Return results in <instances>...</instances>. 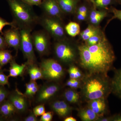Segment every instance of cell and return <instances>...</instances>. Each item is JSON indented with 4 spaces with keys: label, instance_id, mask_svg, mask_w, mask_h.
<instances>
[{
    "label": "cell",
    "instance_id": "cell-1",
    "mask_svg": "<svg viewBox=\"0 0 121 121\" xmlns=\"http://www.w3.org/2000/svg\"><path fill=\"white\" fill-rule=\"evenodd\" d=\"M80 66L86 74L108 75L115 59L114 52L105 36L95 45L78 47Z\"/></svg>",
    "mask_w": 121,
    "mask_h": 121
},
{
    "label": "cell",
    "instance_id": "cell-2",
    "mask_svg": "<svg viewBox=\"0 0 121 121\" xmlns=\"http://www.w3.org/2000/svg\"><path fill=\"white\" fill-rule=\"evenodd\" d=\"M80 94L87 102L97 99H107L112 93L111 79L108 75L86 74L82 80Z\"/></svg>",
    "mask_w": 121,
    "mask_h": 121
},
{
    "label": "cell",
    "instance_id": "cell-3",
    "mask_svg": "<svg viewBox=\"0 0 121 121\" xmlns=\"http://www.w3.org/2000/svg\"><path fill=\"white\" fill-rule=\"evenodd\" d=\"M12 13L13 22L19 29L27 28L32 29L38 23L39 17L36 15L32 6L22 0H7Z\"/></svg>",
    "mask_w": 121,
    "mask_h": 121
},
{
    "label": "cell",
    "instance_id": "cell-4",
    "mask_svg": "<svg viewBox=\"0 0 121 121\" xmlns=\"http://www.w3.org/2000/svg\"><path fill=\"white\" fill-rule=\"evenodd\" d=\"M19 29L21 35L20 48L22 51L24 57L27 60L26 63L27 65L35 64L36 60L31 34L32 29L24 28Z\"/></svg>",
    "mask_w": 121,
    "mask_h": 121
},
{
    "label": "cell",
    "instance_id": "cell-5",
    "mask_svg": "<svg viewBox=\"0 0 121 121\" xmlns=\"http://www.w3.org/2000/svg\"><path fill=\"white\" fill-rule=\"evenodd\" d=\"M55 55L61 62L66 65L73 64L77 57L75 48L64 39L59 40L54 47Z\"/></svg>",
    "mask_w": 121,
    "mask_h": 121
},
{
    "label": "cell",
    "instance_id": "cell-6",
    "mask_svg": "<svg viewBox=\"0 0 121 121\" xmlns=\"http://www.w3.org/2000/svg\"><path fill=\"white\" fill-rule=\"evenodd\" d=\"M43 78L50 81H56L63 77L64 71L62 65L52 59L43 60L40 64Z\"/></svg>",
    "mask_w": 121,
    "mask_h": 121
},
{
    "label": "cell",
    "instance_id": "cell-7",
    "mask_svg": "<svg viewBox=\"0 0 121 121\" xmlns=\"http://www.w3.org/2000/svg\"><path fill=\"white\" fill-rule=\"evenodd\" d=\"M59 20L44 15L39 17L38 22L49 35L60 40L65 36V29Z\"/></svg>",
    "mask_w": 121,
    "mask_h": 121
},
{
    "label": "cell",
    "instance_id": "cell-8",
    "mask_svg": "<svg viewBox=\"0 0 121 121\" xmlns=\"http://www.w3.org/2000/svg\"><path fill=\"white\" fill-rule=\"evenodd\" d=\"M48 35L45 31H37L32 34L34 47L40 55H46L49 51L50 41Z\"/></svg>",
    "mask_w": 121,
    "mask_h": 121
},
{
    "label": "cell",
    "instance_id": "cell-9",
    "mask_svg": "<svg viewBox=\"0 0 121 121\" xmlns=\"http://www.w3.org/2000/svg\"><path fill=\"white\" fill-rule=\"evenodd\" d=\"M60 86L57 83L45 84L38 91L37 101L43 103L47 101L53 97L58 92Z\"/></svg>",
    "mask_w": 121,
    "mask_h": 121
},
{
    "label": "cell",
    "instance_id": "cell-10",
    "mask_svg": "<svg viewBox=\"0 0 121 121\" xmlns=\"http://www.w3.org/2000/svg\"><path fill=\"white\" fill-rule=\"evenodd\" d=\"M7 45L13 48L16 51L20 48L21 42V35L19 29L12 27L6 30L3 34Z\"/></svg>",
    "mask_w": 121,
    "mask_h": 121
},
{
    "label": "cell",
    "instance_id": "cell-11",
    "mask_svg": "<svg viewBox=\"0 0 121 121\" xmlns=\"http://www.w3.org/2000/svg\"><path fill=\"white\" fill-rule=\"evenodd\" d=\"M39 6L44 15L58 19L61 17L63 12L56 0H43Z\"/></svg>",
    "mask_w": 121,
    "mask_h": 121
},
{
    "label": "cell",
    "instance_id": "cell-12",
    "mask_svg": "<svg viewBox=\"0 0 121 121\" xmlns=\"http://www.w3.org/2000/svg\"><path fill=\"white\" fill-rule=\"evenodd\" d=\"M107 99L102 98L90 100L86 102L87 106L100 117H104L107 112Z\"/></svg>",
    "mask_w": 121,
    "mask_h": 121
},
{
    "label": "cell",
    "instance_id": "cell-13",
    "mask_svg": "<svg viewBox=\"0 0 121 121\" xmlns=\"http://www.w3.org/2000/svg\"><path fill=\"white\" fill-rule=\"evenodd\" d=\"M9 100L18 111L24 112L27 108V102L25 96L19 92L12 95L9 98Z\"/></svg>",
    "mask_w": 121,
    "mask_h": 121
},
{
    "label": "cell",
    "instance_id": "cell-14",
    "mask_svg": "<svg viewBox=\"0 0 121 121\" xmlns=\"http://www.w3.org/2000/svg\"><path fill=\"white\" fill-rule=\"evenodd\" d=\"M63 13H73L77 9L79 0H56Z\"/></svg>",
    "mask_w": 121,
    "mask_h": 121
},
{
    "label": "cell",
    "instance_id": "cell-15",
    "mask_svg": "<svg viewBox=\"0 0 121 121\" xmlns=\"http://www.w3.org/2000/svg\"><path fill=\"white\" fill-rule=\"evenodd\" d=\"M111 84L112 93L121 99V68L115 71Z\"/></svg>",
    "mask_w": 121,
    "mask_h": 121
},
{
    "label": "cell",
    "instance_id": "cell-16",
    "mask_svg": "<svg viewBox=\"0 0 121 121\" xmlns=\"http://www.w3.org/2000/svg\"><path fill=\"white\" fill-rule=\"evenodd\" d=\"M78 115L83 121H97L99 117L87 106L80 109L78 111Z\"/></svg>",
    "mask_w": 121,
    "mask_h": 121
},
{
    "label": "cell",
    "instance_id": "cell-17",
    "mask_svg": "<svg viewBox=\"0 0 121 121\" xmlns=\"http://www.w3.org/2000/svg\"><path fill=\"white\" fill-rule=\"evenodd\" d=\"M9 77L16 78L22 75L27 65V63L22 65H19L13 60L11 62Z\"/></svg>",
    "mask_w": 121,
    "mask_h": 121
},
{
    "label": "cell",
    "instance_id": "cell-18",
    "mask_svg": "<svg viewBox=\"0 0 121 121\" xmlns=\"http://www.w3.org/2000/svg\"><path fill=\"white\" fill-rule=\"evenodd\" d=\"M63 95L67 101L72 104L78 103L81 97L80 93H78L75 89L71 88L65 91Z\"/></svg>",
    "mask_w": 121,
    "mask_h": 121
},
{
    "label": "cell",
    "instance_id": "cell-19",
    "mask_svg": "<svg viewBox=\"0 0 121 121\" xmlns=\"http://www.w3.org/2000/svg\"><path fill=\"white\" fill-rule=\"evenodd\" d=\"M100 32L101 31L98 27L93 25H89L85 30L80 33V35L83 40L86 41L90 37Z\"/></svg>",
    "mask_w": 121,
    "mask_h": 121
},
{
    "label": "cell",
    "instance_id": "cell-20",
    "mask_svg": "<svg viewBox=\"0 0 121 121\" xmlns=\"http://www.w3.org/2000/svg\"><path fill=\"white\" fill-rule=\"evenodd\" d=\"M28 73L32 81H35L43 78V73L40 68H39L35 64L29 65Z\"/></svg>",
    "mask_w": 121,
    "mask_h": 121
},
{
    "label": "cell",
    "instance_id": "cell-21",
    "mask_svg": "<svg viewBox=\"0 0 121 121\" xmlns=\"http://www.w3.org/2000/svg\"><path fill=\"white\" fill-rule=\"evenodd\" d=\"M65 29L68 34L72 37H75L80 33V25L78 23L70 22L65 27Z\"/></svg>",
    "mask_w": 121,
    "mask_h": 121
},
{
    "label": "cell",
    "instance_id": "cell-22",
    "mask_svg": "<svg viewBox=\"0 0 121 121\" xmlns=\"http://www.w3.org/2000/svg\"><path fill=\"white\" fill-rule=\"evenodd\" d=\"M16 110V108L10 102L5 103L0 107V112L5 116H10L13 114Z\"/></svg>",
    "mask_w": 121,
    "mask_h": 121
},
{
    "label": "cell",
    "instance_id": "cell-23",
    "mask_svg": "<svg viewBox=\"0 0 121 121\" xmlns=\"http://www.w3.org/2000/svg\"><path fill=\"white\" fill-rule=\"evenodd\" d=\"M13 60L11 52L8 50H0V67L3 66Z\"/></svg>",
    "mask_w": 121,
    "mask_h": 121
},
{
    "label": "cell",
    "instance_id": "cell-24",
    "mask_svg": "<svg viewBox=\"0 0 121 121\" xmlns=\"http://www.w3.org/2000/svg\"><path fill=\"white\" fill-rule=\"evenodd\" d=\"M95 8L96 7L108 9L109 5L117 3L116 0H94Z\"/></svg>",
    "mask_w": 121,
    "mask_h": 121
},
{
    "label": "cell",
    "instance_id": "cell-25",
    "mask_svg": "<svg viewBox=\"0 0 121 121\" xmlns=\"http://www.w3.org/2000/svg\"><path fill=\"white\" fill-rule=\"evenodd\" d=\"M59 102L62 113V117H67L71 112L72 108L66 102L63 100L59 101Z\"/></svg>",
    "mask_w": 121,
    "mask_h": 121
},
{
    "label": "cell",
    "instance_id": "cell-26",
    "mask_svg": "<svg viewBox=\"0 0 121 121\" xmlns=\"http://www.w3.org/2000/svg\"><path fill=\"white\" fill-rule=\"evenodd\" d=\"M105 36V35L104 33L101 31L99 33L90 37L86 41L85 44L87 46L95 45L101 41Z\"/></svg>",
    "mask_w": 121,
    "mask_h": 121
},
{
    "label": "cell",
    "instance_id": "cell-27",
    "mask_svg": "<svg viewBox=\"0 0 121 121\" xmlns=\"http://www.w3.org/2000/svg\"><path fill=\"white\" fill-rule=\"evenodd\" d=\"M45 112V107L43 104L36 106L33 109V113L37 117L41 116Z\"/></svg>",
    "mask_w": 121,
    "mask_h": 121
},
{
    "label": "cell",
    "instance_id": "cell-28",
    "mask_svg": "<svg viewBox=\"0 0 121 121\" xmlns=\"http://www.w3.org/2000/svg\"><path fill=\"white\" fill-rule=\"evenodd\" d=\"M51 107L56 114L59 117H62V113L60 110L59 100H56L53 102L51 105Z\"/></svg>",
    "mask_w": 121,
    "mask_h": 121
},
{
    "label": "cell",
    "instance_id": "cell-29",
    "mask_svg": "<svg viewBox=\"0 0 121 121\" xmlns=\"http://www.w3.org/2000/svg\"><path fill=\"white\" fill-rule=\"evenodd\" d=\"M9 25L11 26L12 27H17L16 25L13 22H8L2 17H0V33L3 35V32H2V29L4 26Z\"/></svg>",
    "mask_w": 121,
    "mask_h": 121
},
{
    "label": "cell",
    "instance_id": "cell-30",
    "mask_svg": "<svg viewBox=\"0 0 121 121\" xmlns=\"http://www.w3.org/2000/svg\"><path fill=\"white\" fill-rule=\"evenodd\" d=\"M110 11L113 14V16L109 20L107 24L109 23L112 20L115 19H117L121 21V10H119L115 8L112 7L111 8Z\"/></svg>",
    "mask_w": 121,
    "mask_h": 121
},
{
    "label": "cell",
    "instance_id": "cell-31",
    "mask_svg": "<svg viewBox=\"0 0 121 121\" xmlns=\"http://www.w3.org/2000/svg\"><path fill=\"white\" fill-rule=\"evenodd\" d=\"M107 13L106 12L105 13L97 17L90 19V20L91 23L93 25H97L105 17L107 16Z\"/></svg>",
    "mask_w": 121,
    "mask_h": 121
},
{
    "label": "cell",
    "instance_id": "cell-32",
    "mask_svg": "<svg viewBox=\"0 0 121 121\" xmlns=\"http://www.w3.org/2000/svg\"><path fill=\"white\" fill-rule=\"evenodd\" d=\"M74 70L75 79L82 80L84 78L85 75L83 74L82 72L76 66L74 65Z\"/></svg>",
    "mask_w": 121,
    "mask_h": 121
},
{
    "label": "cell",
    "instance_id": "cell-33",
    "mask_svg": "<svg viewBox=\"0 0 121 121\" xmlns=\"http://www.w3.org/2000/svg\"><path fill=\"white\" fill-rule=\"evenodd\" d=\"M37 85V83L35 82V81H32V80H31L30 82H29L28 83H27L26 85V91L25 93V95L26 96H27L29 93H30L33 88Z\"/></svg>",
    "mask_w": 121,
    "mask_h": 121
},
{
    "label": "cell",
    "instance_id": "cell-34",
    "mask_svg": "<svg viewBox=\"0 0 121 121\" xmlns=\"http://www.w3.org/2000/svg\"><path fill=\"white\" fill-rule=\"evenodd\" d=\"M53 118V113L51 112H45L41 115L40 121H51Z\"/></svg>",
    "mask_w": 121,
    "mask_h": 121
},
{
    "label": "cell",
    "instance_id": "cell-35",
    "mask_svg": "<svg viewBox=\"0 0 121 121\" xmlns=\"http://www.w3.org/2000/svg\"><path fill=\"white\" fill-rule=\"evenodd\" d=\"M9 76L2 73H0V85H9Z\"/></svg>",
    "mask_w": 121,
    "mask_h": 121
},
{
    "label": "cell",
    "instance_id": "cell-36",
    "mask_svg": "<svg viewBox=\"0 0 121 121\" xmlns=\"http://www.w3.org/2000/svg\"><path fill=\"white\" fill-rule=\"evenodd\" d=\"M106 12L104 11H97L95 9H94L91 11V12L90 15V19L97 17L102 14H104V13H105Z\"/></svg>",
    "mask_w": 121,
    "mask_h": 121
},
{
    "label": "cell",
    "instance_id": "cell-37",
    "mask_svg": "<svg viewBox=\"0 0 121 121\" xmlns=\"http://www.w3.org/2000/svg\"><path fill=\"white\" fill-rule=\"evenodd\" d=\"M72 79V84L70 88L71 89H76L78 88H80L82 84V80L75 79Z\"/></svg>",
    "mask_w": 121,
    "mask_h": 121
},
{
    "label": "cell",
    "instance_id": "cell-38",
    "mask_svg": "<svg viewBox=\"0 0 121 121\" xmlns=\"http://www.w3.org/2000/svg\"><path fill=\"white\" fill-rule=\"evenodd\" d=\"M26 4L33 6V5L39 6L40 5L43 0H22Z\"/></svg>",
    "mask_w": 121,
    "mask_h": 121
},
{
    "label": "cell",
    "instance_id": "cell-39",
    "mask_svg": "<svg viewBox=\"0 0 121 121\" xmlns=\"http://www.w3.org/2000/svg\"><path fill=\"white\" fill-rule=\"evenodd\" d=\"M7 95V92L4 89L0 87V103L5 99Z\"/></svg>",
    "mask_w": 121,
    "mask_h": 121
},
{
    "label": "cell",
    "instance_id": "cell-40",
    "mask_svg": "<svg viewBox=\"0 0 121 121\" xmlns=\"http://www.w3.org/2000/svg\"><path fill=\"white\" fill-rule=\"evenodd\" d=\"M37 117L36 116L34 113H32L29 114L28 116L26 117L24 119L25 121H37Z\"/></svg>",
    "mask_w": 121,
    "mask_h": 121
},
{
    "label": "cell",
    "instance_id": "cell-41",
    "mask_svg": "<svg viewBox=\"0 0 121 121\" xmlns=\"http://www.w3.org/2000/svg\"><path fill=\"white\" fill-rule=\"evenodd\" d=\"M78 11V13H87L88 9L86 5H83L79 7Z\"/></svg>",
    "mask_w": 121,
    "mask_h": 121
},
{
    "label": "cell",
    "instance_id": "cell-42",
    "mask_svg": "<svg viewBox=\"0 0 121 121\" xmlns=\"http://www.w3.org/2000/svg\"><path fill=\"white\" fill-rule=\"evenodd\" d=\"M7 45L4 37L0 35V50H4Z\"/></svg>",
    "mask_w": 121,
    "mask_h": 121
},
{
    "label": "cell",
    "instance_id": "cell-43",
    "mask_svg": "<svg viewBox=\"0 0 121 121\" xmlns=\"http://www.w3.org/2000/svg\"><path fill=\"white\" fill-rule=\"evenodd\" d=\"M39 90V86L37 84L36 86L33 88L32 90L30 91V93H29L28 95L27 96H28L29 97H32V96L35 95L38 92Z\"/></svg>",
    "mask_w": 121,
    "mask_h": 121
},
{
    "label": "cell",
    "instance_id": "cell-44",
    "mask_svg": "<svg viewBox=\"0 0 121 121\" xmlns=\"http://www.w3.org/2000/svg\"><path fill=\"white\" fill-rule=\"evenodd\" d=\"M111 121H121V113L117 114L110 116Z\"/></svg>",
    "mask_w": 121,
    "mask_h": 121
},
{
    "label": "cell",
    "instance_id": "cell-45",
    "mask_svg": "<svg viewBox=\"0 0 121 121\" xmlns=\"http://www.w3.org/2000/svg\"><path fill=\"white\" fill-rule=\"evenodd\" d=\"M87 13H78L77 17L78 19L80 21H83L86 19Z\"/></svg>",
    "mask_w": 121,
    "mask_h": 121
},
{
    "label": "cell",
    "instance_id": "cell-46",
    "mask_svg": "<svg viewBox=\"0 0 121 121\" xmlns=\"http://www.w3.org/2000/svg\"><path fill=\"white\" fill-rule=\"evenodd\" d=\"M76 119L72 117H66L64 119V121H76Z\"/></svg>",
    "mask_w": 121,
    "mask_h": 121
},
{
    "label": "cell",
    "instance_id": "cell-47",
    "mask_svg": "<svg viewBox=\"0 0 121 121\" xmlns=\"http://www.w3.org/2000/svg\"><path fill=\"white\" fill-rule=\"evenodd\" d=\"M86 0L88 1H90L91 2L93 5L94 6V0Z\"/></svg>",
    "mask_w": 121,
    "mask_h": 121
},
{
    "label": "cell",
    "instance_id": "cell-48",
    "mask_svg": "<svg viewBox=\"0 0 121 121\" xmlns=\"http://www.w3.org/2000/svg\"><path fill=\"white\" fill-rule=\"evenodd\" d=\"M117 3H118V4H120L121 5V0H116Z\"/></svg>",
    "mask_w": 121,
    "mask_h": 121
},
{
    "label": "cell",
    "instance_id": "cell-49",
    "mask_svg": "<svg viewBox=\"0 0 121 121\" xmlns=\"http://www.w3.org/2000/svg\"><path fill=\"white\" fill-rule=\"evenodd\" d=\"M0 119H1L0 118Z\"/></svg>",
    "mask_w": 121,
    "mask_h": 121
},
{
    "label": "cell",
    "instance_id": "cell-50",
    "mask_svg": "<svg viewBox=\"0 0 121 121\" xmlns=\"http://www.w3.org/2000/svg\"><path fill=\"white\" fill-rule=\"evenodd\" d=\"M0 73H1L0 72Z\"/></svg>",
    "mask_w": 121,
    "mask_h": 121
}]
</instances>
